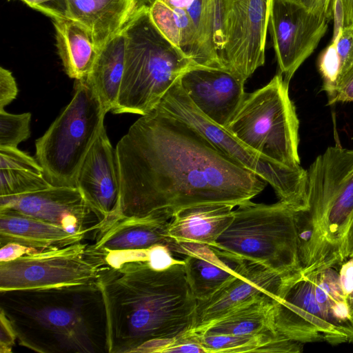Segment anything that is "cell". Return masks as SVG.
Here are the masks:
<instances>
[{
	"label": "cell",
	"instance_id": "1",
	"mask_svg": "<svg viewBox=\"0 0 353 353\" xmlns=\"http://www.w3.org/2000/svg\"><path fill=\"white\" fill-rule=\"evenodd\" d=\"M115 149L121 218L171 219L181 208L202 204L237 207L267 183L196 128L158 108L141 116Z\"/></svg>",
	"mask_w": 353,
	"mask_h": 353
},
{
	"label": "cell",
	"instance_id": "2",
	"mask_svg": "<svg viewBox=\"0 0 353 353\" xmlns=\"http://www.w3.org/2000/svg\"><path fill=\"white\" fill-rule=\"evenodd\" d=\"M98 285L106 311L108 353H163L193 327L197 300L184 264L162 271L146 261L105 265Z\"/></svg>",
	"mask_w": 353,
	"mask_h": 353
},
{
	"label": "cell",
	"instance_id": "3",
	"mask_svg": "<svg viewBox=\"0 0 353 353\" xmlns=\"http://www.w3.org/2000/svg\"><path fill=\"white\" fill-rule=\"evenodd\" d=\"M0 312L20 345L41 353H108L97 284L0 292Z\"/></svg>",
	"mask_w": 353,
	"mask_h": 353
},
{
	"label": "cell",
	"instance_id": "4",
	"mask_svg": "<svg viewBox=\"0 0 353 353\" xmlns=\"http://www.w3.org/2000/svg\"><path fill=\"white\" fill-rule=\"evenodd\" d=\"M307 171L308 209L296 212L303 274L338 267L353 217V150L328 147Z\"/></svg>",
	"mask_w": 353,
	"mask_h": 353
},
{
	"label": "cell",
	"instance_id": "5",
	"mask_svg": "<svg viewBox=\"0 0 353 353\" xmlns=\"http://www.w3.org/2000/svg\"><path fill=\"white\" fill-rule=\"evenodd\" d=\"M122 32L124 70L112 112L146 115L157 108L185 72L199 65L157 28L147 4L136 10Z\"/></svg>",
	"mask_w": 353,
	"mask_h": 353
},
{
	"label": "cell",
	"instance_id": "6",
	"mask_svg": "<svg viewBox=\"0 0 353 353\" xmlns=\"http://www.w3.org/2000/svg\"><path fill=\"white\" fill-rule=\"evenodd\" d=\"M211 246L283 275L302 270L296 212L281 201L237 206L231 223Z\"/></svg>",
	"mask_w": 353,
	"mask_h": 353
},
{
	"label": "cell",
	"instance_id": "7",
	"mask_svg": "<svg viewBox=\"0 0 353 353\" xmlns=\"http://www.w3.org/2000/svg\"><path fill=\"white\" fill-rule=\"evenodd\" d=\"M225 129L258 153L290 168L300 166L299 120L289 83L280 72L246 92Z\"/></svg>",
	"mask_w": 353,
	"mask_h": 353
},
{
	"label": "cell",
	"instance_id": "8",
	"mask_svg": "<svg viewBox=\"0 0 353 353\" xmlns=\"http://www.w3.org/2000/svg\"><path fill=\"white\" fill-rule=\"evenodd\" d=\"M73 97L35 141V158L54 186H76L81 164L107 114L86 79L75 80Z\"/></svg>",
	"mask_w": 353,
	"mask_h": 353
},
{
	"label": "cell",
	"instance_id": "9",
	"mask_svg": "<svg viewBox=\"0 0 353 353\" xmlns=\"http://www.w3.org/2000/svg\"><path fill=\"white\" fill-rule=\"evenodd\" d=\"M157 108L199 130L217 148L273 188L279 201L295 212L308 209L307 171L301 165L290 168L250 148L225 128L204 115L188 97L180 79L170 88Z\"/></svg>",
	"mask_w": 353,
	"mask_h": 353
},
{
	"label": "cell",
	"instance_id": "10",
	"mask_svg": "<svg viewBox=\"0 0 353 353\" xmlns=\"http://www.w3.org/2000/svg\"><path fill=\"white\" fill-rule=\"evenodd\" d=\"M103 258L82 241L0 262V292L97 284Z\"/></svg>",
	"mask_w": 353,
	"mask_h": 353
},
{
	"label": "cell",
	"instance_id": "11",
	"mask_svg": "<svg viewBox=\"0 0 353 353\" xmlns=\"http://www.w3.org/2000/svg\"><path fill=\"white\" fill-rule=\"evenodd\" d=\"M273 1L224 0L221 61L225 70L245 82L264 65Z\"/></svg>",
	"mask_w": 353,
	"mask_h": 353
},
{
	"label": "cell",
	"instance_id": "12",
	"mask_svg": "<svg viewBox=\"0 0 353 353\" xmlns=\"http://www.w3.org/2000/svg\"><path fill=\"white\" fill-rule=\"evenodd\" d=\"M274 321L278 334L302 344L349 343L327 320L316 300L312 276L302 270L285 279L279 297L274 300Z\"/></svg>",
	"mask_w": 353,
	"mask_h": 353
},
{
	"label": "cell",
	"instance_id": "13",
	"mask_svg": "<svg viewBox=\"0 0 353 353\" xmlns=\"http://www.w3.org/2000/svg\"><path fill=\"white\" fill-rule=\"evenodd\" d=\"M329 20L298 0H274L268 29L279 72L290 83L326 34Z\"/></svg>",
	"mask_w": 353,
	"mask_h": 353
},
{
	"label": "cell",
	"instance_id": "14",
	"mask_svg": "<svg viewBox=\"0 0 353 353\" xmlns=\"http://www.w3.org/2000/svg\"><path fill=\"white\" fill-rule=\"evenodd\" d=\"M17 212L71 233L96 231L103 217L77 186H54L15 196H0V211Z\"/></svg>",
	"mask_w": 353,
	"mask_h": 353
},
{
	"label": "cell",
	"instance_id": "15",
	"mask_svg": "<svg viewBox=\"0 0 353 353\" xmlns=\"http://www.w3.org/2000/svg\"><path fill=\"white\" fill-rule=\"evenodd\" d=\"M76 186L103 219L96 233L105 230L121 218V184L117 152L105 125L81 164Z\"/></svg>",
	"mask_w": 353,
	"mask_h": 353
},
{
	"label": "cell",
	"instance_id": "16",
	"mask_svg": "<svg viewBox=\"0 0 353 353\" xmlns=\"http://www.w3.org/2000/svg\"><path fill=\"white\" fill-rule=\"evenodd\" d=\"M245 83L225 69L199 66L180 78L182 88L197 108L225 128L245 98Z\"/></svg>",
	"mask_w": 353,
	"mask_h": 353
},
{
	"label": "cell",
	"instance_id": "17",
	"mask_svg": "<svg viewBox=\"0 0 353 353\" xmlns=\"http://www.w3.org/2000/svg\"><path fill=\"white\" fill-rule=\"evenodd\" d=\"M289 275H283L259 263L248 261L239 276L208 299L197 301L194 324L190 332L201 328L230 309L256 296L268 294L276 300Z\"/></svg>",
	"mask_w": 353,
	"mask_h": 353
},
{
	"label": "cell",
	"instance_id": "18",
	"mask_svg": "<svg viewBox=\"0 0 353 353\" xmlns=\"http://www.w3.org/2000/svg\"><path fill=\"white\" fill-rule=\"evenodd\" d=\"M169 248L172 252L185 256L183 260L187 280L197 301L210 297L239 276L248 263V260L202 243L173 240Z\"/></svg>",
	"mask_w": 353,
	"mask_h": 353
},
{
	"label": "cell",
	"instance_id": "19",
	"mask_svg": "<svg viewBox=\"0 0 353 353\" xmlns=\"http://www.w3.org/2000/svg\"><path fill=\"white\" fill-rule=\"evenodd\" d=\"M171 219L163 216L122 217L105 230L97 233L92 244L99 254L149 248L154 245H170L167 235Z\"/></svg>",
	"mask_w": 353,
	"mask_h": 353
},
{
	"label": "cell",
	"instance_id": "20",
	"mask_svg": "<svg viewBox=\"0 0 353 353\" xmlns=\"http://www.w3.org/2000/svg\"><path fill=\"white\" fill-rule=\"evenodd\" d=\"M67 18L79 22L91 33L98 50L119 33L141 0H65Z\"/></svg>",
	"mask_w": 353,
	"mask_h": 353
},
{
	"label": "cell",
	"instance_id": "21",
	"mask_svg": "<svg viewBox=\"0 0 353 353\" xmlns=\"http://www.w3.org/2000/svg\"><path fill=\"white\" fill-rule=\"evenodd\" d=\"M234 208L211 203L181 208L172 214L167 235L176 242L213 245L231 223Z\"/></svg>",
	"mask_w": 353,
	"mask_h": 353
},
{
	"label": "cell",
	"instance_id": "22",
	"mask_svg": "<svg viewBox=\"0 0 353 353\" xmlns=\"http://www.w3.org/2000/svg\"><path fill=\"white\" fill-rule=\"evenodd\" d=\"M86 233L63 228L12 211H0V245L18 243L43 251L81 242Z\"/></svg>",
	"mask_w": 353,
	"mask_h": 353
},
{
	"label": "cell",
	"instance_id": "23",
	"mask_svg": "<svg viewBox=\"0 0 353 353\" xmlns=\"http://www.w3.org/2000/svg\"><path fill=\"white\" fill-rule=\"evenodd\" d=\"M274 299L268 294H263L230 309L219 317L196 330L190 332L185 336L278 334L274 327Z\"/></svg>",
	"mask_w": 353,
	"mask_h": 353
},
{
	"label": "cell",
	"instance_id": "24",
	"mask_svg": "<svg viewBox=\"0 0 353 353\" xmlns=\"http://www.w3.org/2000/svg\"><path fill=\"white\" fill-rule=\"evenodd\" d=\"M52 21L58 53L65 73L74 80L86 79L99 52L91 33L69 18Z\"/></svg>",
	"mask_w": 353,
	"mask_h": 353
},
{
	"label": "cell",
	"instance_id": "25",
	"mask_svg": "<svg viewBox=\"0 0 353 353\" xmlns=\"http://www.w3.org/2000/svg\"><path fill=\"white\" fill-rule=\"evenodd\" d=\"M148 8L152 23L161 33L193 60L200 21L201 0H196L186 9L170 7L161 0H152Z\"/></svg>",
	"mask_w": 353,
	"mask_h": 353
},
{
	"label": "cell",
	"instance_id": "26",
	"mask_svg": "<svg viewBox=\"0 0 353 353\" xmlns=\"http://www.w3.org/2000/svg\"><path fill=\"white\" fill-rule=\"evenodd\" d=\"M124 54L125 39L121 30L99 50L85 79L107 113L117 102L123 75Z\"/></svg>",
	"mask_w": 353,
	"mask_h": 353
},
{
	"label": "cell",
	"instance_id": "27",
	"mask_svg": "<svg viewBox=\"0 0 353 353\" xmlns=\"http://www.w3.org/2000/svg\"><path fill=\"white\" fill-rule=\"evenodd\" d=\"M337 267H330L312 274L317 303L329 323L353 343V319L339 281Z\"/></svg>",
	"mask_w": 353,
	"mask_h": 353
},
{
	"label": "cell",
	"instance_id": "28",
	"mask_svg": "<svg viewBox=\"0 0 353 353\" xmlns=\"http://www.w3.org/2000/svg\"><path fill=\"white\" fill-rule=\"evenodd\" d=\"M224 0H201L200 21L193 56L201 67L224 69L221 61L223 46Z\"/></svg>",
	"mask_w": 353,
	"mask_h": 353
},
{
	"label": "cell",
	"instance_id": "29",
	"mask_svg": "<svg viewBox=\"0 0 353 353\" xmlns=\"http://www.w3.org/2000/svg\"><path fill=\"white\" fill-rule=\"evenodd\" d=\"M185 338L198 343L205 353L278 352L290 341L276 334H190L183 339Z\"/></svg>",
	"mask_w": 353,
	"mask_h": 353
},
{
	"label": "cell",
	"instance_id": "30",
	"mask_svg": "<svg viewBox=\"0 0 353 353\" xmlns=\"http://www.w3.org/2000/svg\"><path fill=\"white\" fill-rule=\"evenodd\" d=\"M353 64V24L343 26L322 52L318 68L323 79L321 89L327 94Z\"/></svg>",
	"mask_w": 353,
	"mask_h": 353
},
{
	"label": "cell",
	"instance_id": "31",
	"mask_svg": "<svg viewBox=\"0 0 353 353\" xmlns=\"http://www.w3.org/2000/svg\"><path fill=\"white\" fill-rule=\"evenodd\" d=\"M52 185L43 173L0 169V196H15L47 189Z\"/></svg>",
	"mask_w": 353,
	"mask_h": 353
},
{
	"label": "cell",
	"instance_id": "32",
	"mask_svg": "<svg viewBox=\"0 0 353 353\" xmlns=\"http://www.w3.org/2000/svg\"><path fill=\"white\" fill-rule=\"evenodd\" d=\"M31 113L12 114L0 110V147L17 148L30 136Z\"/></svg>",
	"mask_w": 353,
	"mask_h": 353
},
{
	"label": "cell",
	"instance_id": "33",
	"mask_svg": "<svg viewBox=\"0 0 353 353\" xmlns=\"http://www.w3.org/2000/svg\"><path fill=\"white\" fill-rule=\"evenodd\" d=\"M0 169L31 170L43 173L36 158L18 148L12 147H0Z\"/></svg>",
	"mask_w": 353,
	"mask_h": 353
},
{
	"label": "cell",
	"instance_id": "34",
	"mask_svg": "<svg viewBox=\"0 0 353 353\" xmlns=\"http://www.w3.org/2000/svg\"><path fill=\"white\" fill-rule=\"evenodd\" d=\"M149 266L157 271L167 270L176 264H184L183 259H174L168 245H154L148 249V259L146 261Z\"/></svg>",
	"mask_w": 353,
	"mask_h": 353
},
{
	"label": "cell",
	"instance_id": "35",
	"mask_svg": "<svg viewBox=\"0 0 353 353\" xmlns=\"http://www.w3.org/2000/svg\"><path fill=\"white\" fill-rule=\"evenodd\" d=\"M327 96L328 105L353 102V64Z\"/></svg>",
	"mask_w": 353,
	"mask_h": 353
},
{
	"label": "cell",
	"instance_id": "36",
	"mask_svg": "<svg viewBox=\"0 0 353 353\" xmlns=\"http://www.w3.org/2000/svg\"><path fill=\"white\" fill-rule=\"evenodd\" d=\"M29 7L42 12L52 20L67 18L65 0H19Z\"/></svg>",
	"mask_w": 353,
	"mask_h": 353
},
{
	"label": "cell",
	"instance_id": "37",
	"mask_svg": "<svg viewBox=\"0 0 353 353\" xmlns=\"http://www.w3.org/2000/svg\"><path fill=\"white\" fill-rule=\"evenodd\" d=\"M18 87L12 72L0 68V110L10 104L18 94Z\"/></svg>",
	"mask_w": 353,
	"mask_h": 353
},
{
	"label": "cell",
	"instance_id": "38",
	"mask_svg": "<svg viewBox=\"0 0 353 353\" xmlns=\"http://www.w3.org/2000/svg\"><path fill=\"white\" fill-rule=\"evenodd\" d=\"M17 340L16 334L8 319L0 312V352L9 353Z\"/></svg>",
	"mask_w": 353,
	"mask_h": 353
},
{
	"label": "cell",
	"instance_id": "39",
	"mask_svg": "<svg viewBox=\"0 0 353 353\" xmlns=\"http://www.w3.org/2000/svg\"><path fill=\"white\" fill-rule=\"evenodd\" d=\"M339 276L342 290L347 298L353 292V256L340 265Z\"/></svg>",
	"mask_w": 353,
	"mask_h": 353
},
{
	"label": "cell",
	"instance_id": "40",
	"mask_svg": "<svg viewBox=\"0 0 353 353\" xmlns=\"http://www.w3.org/2000/svg\"><path fill=\"white\" fill-rule=\"evenodd\" d=\"M37 251L18 243H8L1 245L0 262L12 261L24 254Z\"/></svg>",
	"mask_w": 353,
	"mask_h": 353
},
{
	"label": "cell",
	"instance_id": "41",
	"mask_svg": "<svg viewBox=\"0 0 353 353\" xmlns=\"http://www.w3.org/2000/svg\"><path fill=\"white\" fill-rule=\"evenodd\" d=\"M205 353L204 349L196 342L189 338L176 340L171 345L165 348L163 353Z\"/></svg>",
	"mask_w": 353,
	"mask_h": 353
},
{
	"label": "cell",
	"instance_id": "42",
	"mask_svg": "<svg viewBox=\"0 0 353 353\" xmlns=\"http://www.w3.org/2000/svg\"><path fill=\"white\" fill-rule=\"evenodd\" d=\"M353 254V217L350 223L347 232L346 234L344 248L343 256L345 260L352 256Z\"/></svg>",
	"mask_w": 353,
	"mask_h": 353
},
{
	"label": "cell",
	"instance_id": "43",
	"mask_svg": "<svg viewBox=\"0 0 353 353\" xmlns=\"http://www.w3.org/2000/svg\"><path fill=\"white\" fill-rule=\"evenodd\" d=\"M344 12V26L353 24V0H341Z\"/></svg>",
	"mask_w": 353,
	"mask_h": 353
},
{
	"label": "cell",
	"instance_id": "44",
	"mask_svg": "<svg viewBox=\"0 0 353 353\" xmlns=\"http://www.w3.org/2000/svg\"><path fill=\"white\" fill-rule=\"evenodd\" d=\"M170 7L177 8H189L196 0H161Z\"/></svg>",
	"mask_w": 353,
	"mask_h": 353
},
{
	"label": "cell",
	"instance_id": "45",
	"mask_svg": "<svg viewBox=\"0 0 353 353\" xmlns=\"http://www.w3.org/2000/svg\"><path fill=\"white\" fill-rule=\"evenodd\" d=\"M347 301L352 312L353 310V292L347 297Z\"/></svg>",
	"mask_w": 353,
	"mask_h": 353
},
{
	"label": "cell",
	"instance_id": "46",
	"mask_svg": "<svg viewBox=\"0 0 353 353\" xmlns=\"http://www.w3.org/2000/svg\"><path fill=\"white\" fill-rule=\"evenodd\" d=\"M143 4H148L152 0H141Z\"/></svg>",
	"mask_w": 353,
	"mask_h": 353
},
{
	"label": "cell",
	"instance_id": "47",
	"mask_svg": "<svg viewBox=\"0 0 353 353\" xmlns=\"http://www.w3.org/2000/svg\"><path fill=\"white\" fill-rule=\"evenodd\" d=\"M351 314H352V319H353V310L351 312Z\"/></svg>",
	"mask_w": 353,
	"mask_h": 353
},
{
	"label": "cell",
	"instance_id": "48",
	"mask_svg": "<svg viewBox=\"0 0 353 353\" xmlns=\"http://www.w3.org/2000/svg\"><path fill=\"white\" fill-rule=\"evenodd\" d=\"M352 256H353V254H352ZM350 257H351V256H350Z\"/></svg>",
	"mask_w": 353,
	"mask_h": 353
}]
</instances>
